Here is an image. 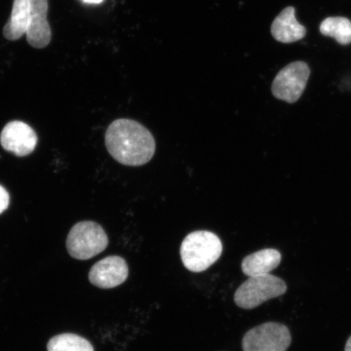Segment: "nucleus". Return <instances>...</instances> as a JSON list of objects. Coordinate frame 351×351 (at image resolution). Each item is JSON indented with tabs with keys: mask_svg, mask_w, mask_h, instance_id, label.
Instances as JSON below:
<instances>
[{
	"mask_svg": "<svg viewBox=\"0 0 351 351\" xmlns=\"http://www.w3.org/2000/svg\"><path fill=\"white\" fill-rule=\"evenodd\" d=\"M105 145L113 159L125 166L146 165L156 152V141L151 132L130 119H118L108 126Z\"/></svg>",
	"mask_w": 351,
	"mask_h": 351,
	"instance_id": "1",
	"label": "nucleus"
},
{
	"mask_svg": "<svg viewBox=\"0 0 351 351\" xmlns=\"http://www.w3.org/2000/svg\"><path fill=\"white\" fill-rule=\"evenodd\" d=\"M222 252L223 245L219 237L204 230L188 234L180 250L184 266L196 274L209 269L221 256Z\"/></svg>",
	"mask_w": 351,
	"mask_h": 351,
	"instance_id": "2",
	"label": "nucleus"
},
{
	"mask_svg": "<svg viewBox=\"0 0 351 351\" xmlns=\"http://www.w3.org/2000/svg\"><path fill=\"white\" fill-rule=\"evenodd\" d=\"M108 245V237L103 227L90 221L77 223L66 240L69 256L78 261H88L98 256Z\"/></svg>",
	"mask_w": 351,
	"mask_h": 351,
	"instance_id": "3",
	"label": "nucleus"
},
{
	"mask_svg": "<svg viewBox=\"0 0 351 351\" xmlns=\"http://www.w3.org/2000/svg\"><path fill=\"white\" fill-rule=\"evenodd\" d=\"M287 285L282 279L269 274L250 276L234 293V302L240 308L251 310L271 298L284 295Z\"/></svg>",
	"mask_w": 351,
	"mask_h": 351,
	"instance_id": "4",
	"label": "nucleus"
},
{
	"mask_svg": "<svg viewBox=\"0 0 351 351\" xmlns=\"http://www.w3.org/2000/svg\"><path fill=\"white\" fill-rule=\"evenodd\" d=\"M292 337L289 328L282 324L267 322L245 332L243 351H287Z\"/></svg>",
	"mask_w": 351,
	"mask_h": 351,
	"instance_id": "5",
	"label": "nucleus"
},
{
	"mask_svg": "<svg viewBox=\"0 0 351 351\" xmlns=\"http://www.w3.org/2000/svg\"><path fill=\"white\" fill-rule=\"evenodd\" d=\"M310 74L309 66L304 61L289 64L276 76L271 85V93L278 99L295 104L304 93Z\"/></svg>",
	"mask_w": 351,
	"mask_h": 351,
	"instance_id": "6",
	"label": "nucleus"
},
{
	"mask_svg": "<svg viewBox=\"0 0 351 351\" xmlns=\"http://www.w3.org/2000/svg\"><path fill=\"white\" fill-rule=\"evenodd\" d=\"M0 143L6 152L23 157L34 151L38 143V136L29 125L14 121L4 126L0 134Z\"/></svg>",
	"mask_w": 351,
	"mask_h": 351,
	"instance_id": "7",
	"label": "nucleus"
},
{
	"mask_svg": "<svg viewBox=\"0 0 351 351\" xmlns=\"http://www.w3.org/2000/svg\"><path fill=\"white\" fill-rule=\"evenodd\" d=\"M129 276V267L124 258L111 256L92 266L89 280L99 289H112L124 283Z\"/></svg>",
	"mask_w": 351,
	"mask_h": 351,
	"instance_id": "8",
	"label": "nucleus"
},
{
	"mask_svg": "<svg viewBox=\"0 0 351 351\" xmlns=\"http://www.w3.org/2000/svg\"><path fill=\"white\" fill-rule=\"evenodd\" d=\"M30 19L26 32L29 45L42 49L48 46L51 39L50 25L47 20V0H29Z\"/></svg>",
	"mask_w": 351,
	"mask_h": 351,
	"instance_id": "9",
	"label": "nucleus"
},
{
	"mask_svg": "<svg viewBox=\"0 0 351 351\" xmlns=\"http://www.w3.org/2000/svg\"><path fill=\"white\" fill-rule=\"evenodd\" d=\"M271 33L276 41L291 43L304 38L306 30L296 20L295 8L288 7L276 17L271 26Z\"/></svg>",
	"mask_w": 351,
	"mask_h": 351,
	"instance_id": "10",
	"label": "nucleus"
},
{
	"mask_svg": "<svg viewBox=\"0 0 351 351\" xmlns=\"http://www.w3.org/2000/svg\"><path fill=\"white\" fill-rule=\"evenodd\" d=\"M282 261V254L276 249H263L249 254L241 262V270L245 276H254L269 274Z\"/></svg>",
	"mask_w": 351,
	"mask_h": 351,
	"instance_id": "11",
	"label": "nucleus"
},
{
	"mask_svg": "<svg viewBox=\"0 0 351 351\" xmlns=\"http://www.w3.org/2000/svg\"><path fill=\"white\" fill-rule=\"evenodd\" d=\"M30 10L29 0H14L10 20L4 26V38L10 41L19 40L27 32Z\"/></svg>",
	"mask_w": 351,
	"mask_h": 351,
	"instance_id": "12",
	"label": "nucleus"
},
{
	"mask_svg": "<svg viewBox=\"0 0 351 351\" xmlns=\"http://www.w3.org/2000/svg\"><path fill=\"white\" fill-rule=\"evenodd\" d=\"M320 33L332 37L341 45L351 43V21L346 17H328L319 26Z\"/></svg>",
	"mask_w": 351,
	"mask_h": 351,
	"instance_id": "13",
	"label": "nucleus"
},
{
	"mask_svg": "<svg viewBox=\"0 0 351 351\" xmlns=\"http://www.w3.org/2000/svg\"><path fill=\"white\" fill-rule=\"evenodd\" d=\"M47 349L48 351H95L89 341L69 332L51 337L47 342Z\"/></svg>",
	"mask_w": 351,
	"mask_h": 351,
	"instance_id": "14",
	"label": "nucleus"
},
{
	"mask_svg": "<svg viewBox=\"0 0 351 351\" xmlns=\"http://www.w3.org/2000/svg\"><path fill=\"white\" fill-rule=\"evenodd\" d=\"M10 196L6 189L0 185V215L6 210L10 205Z\"/></svg>",
	"mask_w": 351,
	"mask_h": 351,
	"instance_id": "15",
	"label": "nucleus"
},
{
	"mask_svg": "<svg viewBox=\"0 0 351 351\" xmlns=\"http://www.w3.org/2000/svg\"><path fill=\"white\" fill-rule=\"evenodd\" d=\"M82 2L87 4H99L104 1V0H81Z\"/></svg>",
	"mask_w": 351,
	"mask_h": 351,
	"instance_id": "16",
	"label": "nucleus"
},
{
	"mask_svg": "<svg viewBox=\"0 0 351 351\" xmlns=\"http://www.w3.org/2000/svg\"><path fill=\"white\" fill-rule=\"evenodd\" d=\"M345 351H351V337H350L348 342H346Z\"/></svg>",
	"mask_w": 351,
	"mask_h": 351,
	"instance_id": "17",
	"label": "nucleus"
}]
</instances>
